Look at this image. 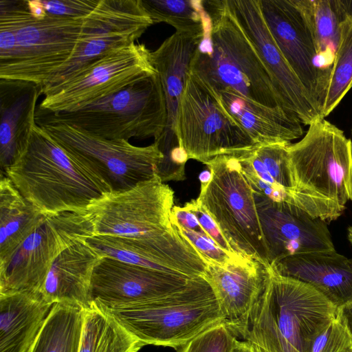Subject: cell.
Returning a JSON list of instances; mask_svg holds the SVG:
<instances>
[{"label":"cell","instance_id":"obj_1","mask_svg":"<svg viewBox=\"0 0 352 352\" xmlns=\"http://www.w3.org/2000/svg\"><path fill=\"white\" fill-rule=\"evenodd\" d=\"M264 289L242 318L226 324L254 352H311L316 338L336 318L338 307L311 285L264 266Z\"/></svg>","mask_w":352,"mask_h":352},{"label":"cell","instance_id":"obj_2","mask_svg":"<svg viewBox=\"0 0 352 352\" xmlns=\"http://www.w3.org/2000/svg\"><path fill=\"white\" fill-rule=\"evenodd\" d=\"M204 6L210 21L192 58L190 72L214 91L231 89L260 104L288 110L225 0L204 1Z\"/></svg>","mask_w":352,"mask_h":352},{"label":"cell","instance_id":"obj_3","mask_svg":"<svg viewBox=\"0 0 352 352\" xmlns=\"http://www.w3.org/2000/svg\"><path fill=\"white\" fill-rule=\"evenodd\" d=\"M2 175L45 214L86 213L93 201L111 192L37 124L25 150Z\"/></svg>","mask_w":352,"mask_h":352},{"label":"cell","instance_id":"obj_4","mask_svg":"<svg viewBox=\"0 0 352 352\" xmlns=\"http://www.w3.org/2000/svg\"><path fill=\"white\" fill-rule=\"evenodd\" d=\"M98 307L144 345L169 346L176 351L205 331L225 322L214 293L202 276L194 278L185 289L160 298Z\"/></svg>","mask_w":352,"mask_h":352},{"label":"cell","instance_id":"obj_5","mask_svg":"<svg viewBox=\"0 0 352 352\" xmlns=\"http://www.w3.org/2000/svg\"><path fill=\"white\" fill-rule=\"evenodd\" d=\"M166 107L157 73L86 107L56 113L36 110V122H59L109 140L153 138L166 126Z\"/></svg>","mask_w":352,"mask_h":352},{"label":"cell","instance_id":"obj_6","mask_svg":"<svg viewBox=\"0 0 352 352\" xmlns=\"http://www.w3.org/2000/svg\"><path fill=\"white\" fill-rule=\"evenodd\" d=\"M0 16L15 32L11 58L0 65V79L21 80L41 87L72 57L84 19L45 14L34 16L27 0H0Z\"/></svg>","mask_w":352,"mask_h":352},{"label":"cell","instance_id":"obj_7","mask_svg":"<svg viewBox=\"0 0 352 352\" xmlns=\"http://www.w3.org/2000/svg\"><path fill=\"white\" fill-rule=\"evenodd\" d=\"M208 182H201L196 200L214 221L238 255L270 264L254 192L236 155H221L208 161Z\"/></svg>","mask_w":352,"mask_h":352},{"label":"cell","instance_id":"obj_8","mask_svg":"<svg viewBox=\"0 0 352 352\" xmlns=\"http://www.w3.org/2000/svg\"><path fill=\"white\" fill-rule=\"evenodd\" d=\"M111 192L128 190L156 175L163 155L157 145L138 146L109 140L59 122H36Z\"/></svg>","mask_w":352,"mask_h":352},{"label":"cell","instance_id":"obj_9","mask_svg":"<svg viewBox=\"0 0 352 352\" xmlns=\"http://www.w3.org/2000/svg\"><path fill=\"white\" fill-rule=\"evenodd\" d=\"M296 187L346 208L352 201V146L344 132L325 119L309 125L305 136L287 146Z\"/></svg>","mask_w":352,"mask_h":352},{"label":"cell","instance_id":"obj_10","mask_svg":"<svg viewBox=\"0 0 352 352\" xmlns=\"http://www.w3.org/2000/svg\"><path fill=\"white\" fill-rule=\"evenodd\" d=\"M176 134L188 160L203 164L219 155H237L257 146L215 93L191 72L178 109Z\"/></svg>","mask_w":352,"mask_h":352},{"label":"cell","instance_id":"obj_11","mask_svg":"<svg viewBox=\"0 0 352 352\" xmlns=\"http://www.w3.org/2000/svg\"><path fill=\"white\" fill-rule=\"evenodd\" d=\"M94 235L87 213L47 214L5 263L0 264V294H42L54 259L69 246Z\"/></svg>","mask_w":352,"mask_h":352},{"label":"cell","instance_id":"obj_12","mask_svg":"<svg viewBox=\"0 0 352 352\" xmlns=\"http://www.w3.org/2000/svg\"><path fill=\"white\" fill-rule=\"evenodd\" d=\"M174 191L154 177L133 188L109 192L93 201L86 213L94 234L146 239L170 231Z\"/></svg>","mask_w":352,"mask_h":352},{"label":"cell","instance_id":"obj_13","mask_svg":"<svg viewBox=\"0 0 352 352\" xmlns=\"http://www.w3.org/2000/svg\"><path fill=\"white\" fill-rule=\"evenodd\" d=\"M156 73L151 51L135 43L112 51L49 91L38 110L52 113L73 111Z\"/></svg>","mask_w":352,"mask_h":352},{"label":"cell","instance_id":"obj_14","mask_svg":"<svg viewBox=\"0 0 352 352\" xmlns=\"http://www.w3.org/2000/svg\"><path fill=\"white\" fill-rule=\"evenodd\" d=\"M153 24L141 0H101L85 19L72 57L41 87V94L112 51L135 43Z\"/></svg>","mask_w":352,"mask_h":352},{"label":"cell","instance_id":"obj_15","mask_svg":"<svg viewBox=\"0 0 352 352\" xmlns=\"http://www.w3.org/2000/svg\"><path fill=\"white\" fill-rule=\"evenodd\" d=\"M258 4L275 43L321 112L329 79L319 65L309 0H258Z\"/></svg>","mask_w":352,"mask_h":352},{"label":"cell","instance_id":"obj_16","mask_svg":"<svg viewBox=\"0 0 352 352\" xmlns=\"http://www.w3.org/2000/svg\"><path fill=\"white\" fill-rule=\"evenodd\" d=\"M195 278L102 256L91 276V305L109 308L155 300L185 289Z\"/></svg>","mask_w":352,"mask_h":352},{"label":"cell","instance_id":"obj_17","mask_svg":"<svg viewBox=\"0 0 352 352\" xmlns=\"http://www.w3.org/2000/svg\"><path fill=\"white\" fill-rule=\"evenodd\" d=\"M173 229L146 239L94 234L86 239L102 256L190 277L203 276L206 263L173 220Z\"/></svg>","mask_w":352,"mask_h":352},{"label":"cell","instance_id":"obj_18","mask_svg":"<svg viewBox=\"0 0 352 352\" xmlns=\"http://www.w3.org/2000/svg\"><path fill=\"white\" fill-rule=\"evenodd\" d=\"M225 2L254 46L287 109L305 125L322 120L319 107L271 35L261 13L258 0H225Z\"/></svg>","mask_w":352,"mask_h":352},{"label":"cell","instance_id":"obj_19","mask_svg":"<svg viewBox=\"0 0 352 352\" xmlns=\"http://www.w3.org/2000/svg\"><path fill=\"white\" fill-rule=\"evenodd\" d=\"M254 195L270 263L294 254L335 250L327 222L296 206Z\"/></svg>","mask_w":352,"mask_h":352},{"label":"cell","instance_id":"obj_20","mask_svg":"<svg viewBox=\"0 0 352 352\" xmlns=\"http://www.w3.org/2000/svg\"><path fill=\"white\" fill-rule=\"evenodd\" d=\"M202 276L210 285L226 324L244 317L261 296L265 284V267L240 256L225 265L206 261Z\"/></svg>","mask_w":352,"mask_h":352},{"label":"cell","instance_id":"obj_21","mask_svg":"<svg viewBox=\"0 0 352 352\" xmlns=\"http://www.w3.org/2000/svg\"><path fill=\"white\" fill-rule=\"evenodd\" d=\"M41 89L34 82L0 79L1 174L25 150L36 122V107Z\"/></svg>","mask_w":352,"mask_h":352},{"label":"cell","instance_id":"obj_22","mask_svg":"<svg viewBox=\"0 0 352 352\" xmlns=\"http://www.w3.org/2000/svg\"><path fill=\"white\" fill-rule=\"evenodd\" d=\"M272 264L278 274L311 285L337 307L352 300V258L336 249L294 254Z\"/></svg>","mask_w":352,"mask_h":352},{"label":"cell","instance_id":"obj_23","mask_svg":"<svg viewBox=\"0 0 352 352\" xmlns=\"http://www.w3.org/2000/svg\"><path fill=\"white\" fill-rule=\"evenodd\" d=\"M213 91L222 107L256 146L289 144L303 134L299 119L284 108L260 104L231 89Z\"/></svg>","mask_w":352,"mask_h":352},{"label":"cell","instance_id":"obj_24","mask_svg":"<svg viewBox=\"0 0 352 352\" xmlns=\"http://www.w3.org/2000/svg\"><path fill=\"white\" fill-rule=\"evenodd\" d=\"M102 256L86 240L64 250L54 259L47 274L42 295L48 302L91 306V280Z\"/></svg>","mask_w":352,"mask_h":352},{"label":"cell","instance_id":"obj_25","mask_svg":"<svg viewBox=\"0 0 352 352\" xmlns=\"http://www.w3.org/2000/svg\"><path fill=\"white\" fill-rule=\"evenodd\" d=\"M202 38L175 32L151 52V61L160 77L166 107V126L160 138L177 139L178 109L192 58Z\"/></svg>","mask_w":352,"mask_h":352},{"label":"cell","instance_id":"obj_26","mask_svg":"<svg viewBox=\"0 0 352 352\" xmlns=\"http://www.w3.org/2000/svg\"><path fill=\"white\" fill-rule=\"evenodd\" d=\"M53 305L42 294H0V352H30Z\"/></svg>","mask_w":352,"mask_h":352},{"label":"cell","instance_id":"obj_27","mask_svg":"<svg viewBox=\"0 0 352 352\" xmlns=\"http://www.w3.org/2000/svg\"><path fill=\"white\" fill-rule=\"evenodd\" d=\"M47 215L25 199L8 177L1 174L0 264L11 258Z\"/></svg>","mask_w":352,"mask_h":352},{"label":"cell","instance_id":"obj_28","mask_svg":"<svg viewBox=\"0 0 352 352\" xmlns=\"http://www.w3.org/2000/svg\"><path fill=\"white\" fill-rule=\"evenodd\" d=\"M143 346L98 307L85 309L78 352H138Z\"/></svg>","mask_w":352,"mask_h":352},{"label":"cell","instance_id":"obj_29","mask_svg":"<svg viewBox=\"0 0 352 352\" xmlns=\"http://www.w3.org/2000/svg\"><path fill=\"white\" fill-rule=\"evenodd\" d=\"M85 309L54 304L30 352H78Z\"/></svg>","mask_w":352,"mask_h":352},{"label":"cell","instance_id":"obj_30","mask_svg":"<svg viewBox=\"0 0 352 352\" xmlns=\"http://www.w3.org/2000/svg\"><path fill=\"white\" fill-rule=\"evenodd\" d=\"M153 23H166L176 32L203 38L209 25L204 0H141Z\"/></svg>","mask_w":352,"mask_h":352},{"label":"cell","instance_id":"obj_31","mask_svg":"<svg viewBox=\"0 0 352 352\" xmlns=\"http://www.w3.org/2000/svg\"><path fill=\"white\" fill-rule=\"evenodd\" d=\"M309 12L320 67L329 79L345 17L337 0H309Z\"/></svg>","mask_w":352,"mask_h":352},{"label":"cell","instance_id":"obj_32","mask_svg":"<svg viewBox=\"0 0 352 352\" xmlns=\"http://www.w3.org/2000/svg\"><path fill=\"white\" fill-rule=\"evenodd\" d=\"M340 29L339 43L321 109L323 119L334 110L352 87V19H345Z\"/></svg>","mask_w":352,"mask_h":352},{"label":"cell","instance_id":"obj_33","mask_svg":"<svg viewBox=\"0 0 352 352\" xmlns=\"http://www.w3.org/2000/svg\"><path fill=\"white\" fill-rule=\"evenodd\" d=\"M288 145L283 144L261 145L254 147L253 151L277 184L289 190L298 189L295 186L290 169Z\"/></svg>","mask_w":352,"mask_h":352},{"label":"cell","instance_id":"obj_34","mask_svg":"<svg viewBox=\"0 0 352 352\" xmlns=\"http://www.w3.org/2000/svg\"><path fill=\"white\" fill-rule=\"evenodd\" d=\"M236 336L225 323H221L199 334L177 352H231Z\"/></svg>","mask_w":352,"mask_h":352},{"label":"cell","instance_id":"obj_35","mask_svg":"<svg viewBox=\"0 0 352 352\" xmlns=\"http://www.w3.org/2000/svg\"><path fill=\"white\" fill-rule=\"evenodd\" d=\"M311 352H352V338L338 316L316 338Z\"/></svg>","mask_w":352,"mask_h":352},{"label":"cell","instance_id":"obj_36","mask_svg":"<svg viewBox=\"0 0 352 352\" xmlns=\"http://www.w3.org/2000/svg\"><path fill=\"white\" fill-rule=\"evenodd\" d=\"M47 15L69 19H84L100 4L101 0H38Z\"/></svg>","mask_w":352,"mask_h":352},{"label":"cell","instance_id":"obj_37","mask_svg":"<svg viewBox=\"0 0 352 352\" xmlns=\"http://www.w3.org/2000/svg\"><path fill=\"white\" fill-rule=\"evenodd\" d=\"M172 219L182 232L190 241L197 251L206 261L225 265L236 259L241 255H230L219 248L208 236L201 234L199 232L182 228L170 213Z\"/></svg>","mask_w":352,"mask_h":352},{"label":"cell","instance_id":"obj_38","mask_svg":"<svg viewBox=\"0 0 352 352\" xmlns=\"http://www.w3.org/2000/svg\"><path fill=\"white\" fill-rule=\"evenodd\" d=\"M185 205L195 214L200 225L208 236L219 248L230 255H238L233 251L228 242L224 238L214 221L196 199H192L186 203Z\"/></svg>","mask_w":352,"mask_h":352},{"label":"cell","instance_id":"obj_39","mask_svg":"<svg viewBox=\"0 0 352 352\" xmlns=\"http://www.w3.org/2000/svg\"><path fill=\"white\" fill-rule=\"evenodd\" d=\"M171 214L182 228L208 236L200 225L195 214L186 205L183 207L174 206Z\"/></svg>","mask_w":352,"mask_h":352},{"label":"cell","instance_id":"obj_40","mask_svg":"<svg viewBox=\"0 0 352 352\" xmlns=\"http://www.w3.org/2000/svg\"><path fill=\"white\" fill-rule=\"evenodd\" d=\"M337 316L352 338V300L338 307Z\"/></svg>","mask_w":352,"mask_h":352},{"label":"cell","instance_id":"obj_41","mask_svg":"<svg viewBox=\"0 0 352 352\" xmlns=\"http://www.w3.org/2000/svg\"><path fill=\"white\" fill-rule=\"evenodd\" d=\"M337 1L345 19H352V0H337Z\"/></svg>","mask_w":352,"mask_h":352},{"label":"cell","instance_id":"obj_42","mask_svg":"<svg viewBox=\"0 0 352 352\" xmlns=\"http://www.w3.org/2000/svg\"><path fill=\"white\" fill-rule=\"evenodd\" d=\"M231 352H254V351L248 342L237 340Z\"/></svg>","mask_w":352,"mask_h":352},{"label":"cell","instance_id":"obj_43","mask_svg":"<svg viewBox=\"0 0 352 352\" xmlns=\"http://www.w3.org/2000/svg\"><path fill=\"white\" fill-rule=\"evenodd\" d=\"M347 237L349 242L352 244V226H349L347 229Z\"/></svg>","mask_w":352,"mask_h":352},{"label":"cell","instance_id":"obj_44","mask_svg":"<svg viewBox=\"0 0 352 352\" xmlns=\"http://www.w3.org/2000/svg\"><path fill=\"white\" fill-rule=\"evenodd\" d=\"M351 133H352V130H351ZM351 146H352V140H351Z\"/></svg>","mask_w":352,"mask_h":352}]
</instances>
